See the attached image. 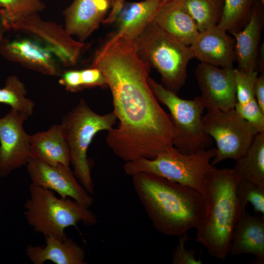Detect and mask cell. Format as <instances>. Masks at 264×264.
I'll return each mask as SVG.
<instances>
[{"label": "cell", "instance_id": "6da1fadb", "mask_svg": "<svg viewBox=\"0 0 264 264\" xmlns=\"http://www.w3.org/2000/svg\"><path fill=\"white\" fill-rule=\"evenodd\" d=\"M92 67L103 74L112 96L119 123L107 143L125 162L152 159L174 146L169 114L160 106L148 83L151 66L138 55L133 41L113 35L95 55Z\"/></svg>", "mask_w": 264, "mask_h": 264}, {"label": "cell", "instance_id": "7a4b0ae2", "mask_svg": "<svg viewBox=\"0 0 264 264\" xmlns=\"http://www.w3.org/2000/svg\"><path fill=\"white\" fill-rule=\"evenodd\" d=\"M132 177L135 192L157 231L180 236L200 225L205 211L201 193L153 174Z\"/></svg>", "mask_w": 264, "mask_h": 264}, {"label": "cell", "instance_id": "3957f363", "mask_svg": "<svg viewBox=\"0 0 264 264\" xmlns=\"http://www.w3.org/2000/svg\"><path fill=\"white\" fill-rule=\"evenodd\" d=\"M239 180L232 168H215L208 175L202 193L205 211L196 229V240L210 256L222 261L229 254L233 230L244 211L236 196Z\"/></svg>", "mask_w": 264, "mask_h": 264}, {"label": "cell", "instance_id": "277c9868", "mask_svg": "<svg viewBox=\"0 0 264 264\" xmlns=\"http://www.w3.org/2000/svg\"><path fill=\"white\" fill-rule=\"evenodd\" d=\"M29 193L24 216L33 229L44 236L52 235L63 240L66 228L81 222L87 226L97 222L93 212L71 198H58L52 191L32 183Z\"/></svg>", "mask_w": 264, "mask_h": 264}, {"label": "cell", "instance_id": "5b68a950", "mask_svg": "<svg viewBox=\"0 0 264 264\" xmlns=\"http://www.w3.org/2000/svg\"><path fill=\"white\" fill-rule=\"evenodd\" d=\"M133 41L139 56L159 73L163 86L177 93L185 83L188 64L194 58L190 46L153 21Z\"/></svg>", "mask_w": 264, "mask_h": 264}, {"label": "cell", "instance_id": "8992f818", "mask_svg": "<svg viewBox=\"0 0 264 264\" xmlns=\"http://www.w3.org/2000/svg\"><path fill=\"white\" fill-rule=\"evenodd\" d=\"M216 153V149L211 147L184 154L172 146L159 153L154 159L126 162L124 169L132 176L139 173L153 174L191 187L202 194L208 175L216 168L211 161Z\"/></svg>", "mask_w": 264, "mask_h": 264}, {"label": "cell", "instance_id": "52a82bcc", "mask_svg": "<svg viewBox=\"0 0 264 264\" xmlns=\"http://www.w3.org/2000/svg\"><path fill=\"white\" fill-rule=\"evenodd\" d=\"M116 120L113 112L97 114L83 100L62 118L60 124L68 147L73 173L91 195L94 193V187L88 149L95 135L102 131H110Z\"/></svg>", "mask_w": 264, "mask_h": 264}, {"label": "cell", "instance_id": "ba28073f", "mask_svg": "<svg viewBox=\"0 0 264 264\" xmlns=\"http://www.w3.org/2000/svg\"><path fill=\"white\" fill-rule=\"evenodd\" d=\"M148 81L157 100L169 110L175 132L174 147L184 154L211 148L212 138L203 126L205 108L200 96L184 99L150 77Z\"/></svg>", "mask_w": 264, "mask_h": 264}, {"label": "cell", "instance_id": "9c48e42d", "mask_svg": "<svg viewBox=\"0 0 264 264\" xmlns=\"http://www.w3.org/2000/svg\"><path fill=\"white\" fill-rule=\"evenodd\" d=\"M202 123L206 133L215 140L217 148L211 161L215 166L227 159L235 161L246 153L258 133L249 122L234 109L207 111Z\"/></svg>", "mask_w": 264, "mask_h": 264}, {"label": "cell", "instance_id": "30bf717a", "mask_svg": "<svg viewBox=\"0 0 264 264\" xmlns=\"http://www.w3.org/2000/svg\"><path fill=\"white\" fill-rule=\"evenodd\" d=\"M10 29L32 36L49 49L66 66L76 63L85 46L81 42L74 40L60 26L41 20L37 13L20 19L12 25Z\"/></svg>", "mask_w": 264, "mask_h": 264}, {"label": "cell", "instance_id": "8fae6325", "mask_svg": "<svg viewBox=\"0 0 264 264\" xmlns=\"http://www.w3.org/2000/svg\"><path fill=\"white\" fill-rule=\"evenodd\" d=\"M27 119L11 109L0 118V177L26 166L30 157V135L24 131Z\"/></svg>", "mask_w": 264, "mask_h": 264}, {"label": "cell", "instance_id": "7c38bea8", "mask_svg": "<svg viewBox=\"0 0 264 264\" xmlns=\"http://www.w3.org/2000/svg\"><path fill=\"white\" fill-rule=\"evenodd\" d=\"M26 166L32 183L55 191L62 198H71L88 208L93 204L94 198L76 179L69 166L52 165L30 158Z\"/></svg>", "mask_w": 264, "mask_h": 264}, {"label": "cell", "instance_id": "4fadbf2b", "mask_svg": "<svg viewBox=\"0 0 264 264\" xmlns=\"http://www.w3.org/2000/svg\"><path fill=\"white\" fill-rule=\"evenodd\" d=\"M195 76L207 111L234 109L236 103L235 68L199 64Z\"/></svg>", "mask_w": 264, "mask_h": 264}, {"label": "cell", "instance_id": "5bb4252c", "mask_svg": "<svg viewBox=\"0 0 264 264\" xmlns=\"http://www.w3.org/2000/svg\"><path fill=\"white\" fill-rule=\"evenodd\" d=\"M161 3L158 0H115L102 22L115 23L118 28L116 32L133 41L153 21Z\"/></svg>", "mask_w": 264, "mask_h": 264}, {"label": "cell", "instance_id": "9a60e30c", "mask_svg": "<svg viewBox=\"0 0 264 264\" xmlns=\"http://www.w3.org/2000/svg\"><path fill=\"white\" fill-rule=\"evenodd\" d=\"M190 46L194 57L202 63L233 68L236 61L234 38L217 25L199 32Z\"/></svg>", "mask_w": 264, "mask_h": 264}, {"label": "cell", "instance_id": "2e32d148", "mask_svg": "<svg viewBox=\"0 0 264 264\" xmlns=\"http://www.w3.org/2000/svg\"><path fill=\"white\" fill-rule=\"evenodd\" d=\"M245 254L255 256V264H264V215H252L246 210L235 225L229 249L231 256Z\"/></svg>", "mask_w": 264, "mask_h": 264}, {"label": "cell", "instance_id": "e0dca14e", "mask_svg": "<svg viewBox=\"0 0 264 264\" xmlns=\"http://www.w3.org/2000/svg\"><path fill=\"white\" fill-rule=\"evenodd\" d=\"M115 0H74L65 12L66 30L83 41L99 26Z\"/></svg>", "mask_w": 264, "mask_h": 264}, {"label": "cell", "instance_id": "ac0fdd59", "mask_svg": "<svg viewBox=\"0 0 264 264\" xmlns=\"http://www.w3.org/2000/svg\"><path fill=\"white\" fill-rule=\"evenodd\" d=\"M44 246L28 245L25 254L33 264L49 261L56 264H87L85 251L76 242L66 237L63 240L52 235L44 236Z\"/></svg>", "mask_w": 264, "mask_h": 264}, {"label": "cell", "instance_id": "d6986e66", "mask_svg": "<svg viewBox=\"0 0 264 264\" xmlns=\"http://www.w3.org/2000/svg\"><path fill=\"white\" fill-rule=\"evenodd\" d=\"M152 21L188 46L193 43L199 32L194 20L179 0L162 3Z\"/></svg>", "mask_w": 264, "mask_h": 264}, {"label": "cell", "instance_id": "ffe728a7", "mask_svg": "<svg viewBox=\"0 0 264 264\" xmlns=\"http://www.w3.org/2000/svg\"><path fill=\"white\" fill-rule=\"evenodd\" d=\"M5 58L22 63L50 75L57 74L51 50L38 41L28 39L3 43L1 54Z\"/></svg>", "mask_w": 264, "mask_h": 264}, {"label": "cell", "instance_id": "44dd1931", "mask_svg": "<svg viewBox=\"0 0 264 264\" xmlns=\"http://www.w3.org/2000/svg\"><path fill=\"white\" fill-rule=\"evenodd\" d=\"M30 157L52 165H70L68 147L61 124L30 135Z\"/></svg>", "mask_w": 264, "mask_h": 264}, {"label": "cell", "instance_id": "7402d4cb", "mask_svg": "<svg viewBox=\"0 0 264 264\" xmlns=\"http://www.w3.org/2000/svg\"><path fill=\"white\" fill-rule=\"evenodd\" d=\"M262 30V17L258 10L253 8L244 28L232 34L235 40L238 69L244 72L258 71V46Z\"/></svg>", "mask_w": 264, "mask_h": 264}, {"label": "cell", "instance_id": "603a6c76", "mask_svg": "<svg viewBox=\"0 0 264 264\" xmlns=\"http://www.w3.org/2000/svg\"><path fill=\"white\" fill-rule=\"evenodd\" d=\"M258 72H244L235 68L236 103L234 110L251 124L258 132H264V113L261 110L254 94V85Z\"/></svg>", "mask_w": 264, "mask_h": 264}, {"label": "cell", "instance_id": "cb8c5ba5", "mask_svg": "<svg viewBox=\"0 0 264 264\" xmlns=\"http://www.w3.org/2000/svg\"><path fill=\"white\" fill-rule=\"evenodd\" d=\"M232 168L239 179L264 187V132L258 133Z\"/></svg>", "mask_w": 264, "mask_h": 264}, {"label": "cell", "instance_id": "d4e9b609", "mask_svg": "<svg viewBox=\"0 0 264 264\" xmlns=\"http://www.w3.org/2000/svg\"><path fill=\"white\" fill-rule=\"evenodd\" d=\"M194 20L199 32L218 24L222 0H179Z\"/></svg>", "mask_w": 264, "mask_h": 264}, {"label": "cell", "instance_id": "484cf974", "mask_svg": "<svg viewBox=\"0 0 264 264\" xmlns=\"http://www.w3.org/2000/svg\"><path fill=\"white\" fill-rule=\"evenodd\" d=\"M24 84L16 76H9L0 88V103L9 105L26 119L33 113L34 103L27 98Z\"/></svg>", "mask_w": 264, "mask_h": 264}, {"label": "cell", "instance_id": "4316f807", "mask_svg": "<svg viewBox=\"0 0 264 264\" xmlns=\"http://www.w3.org/2000/svg\"><path fill=\"white\" fill-rule=\"evenodd\" d=\"M253 0H223L221 16L217 26L232 34L247 22Z\"/></svg>", "mask_w": 264, "mask_h": 264}, {"label": "cell", "instance_id": "83f0119b", "mask_svg": "<svg viewBox=\"0 0 264 264\" xmlns=\"http://www.w3.org/2000/svg\"><path fill=\"white\" fill-rule=\"evenodd\" d=\"M0 20L2 25L10 29L20 19L37 13L44 8L40 0H0Z\"/></svg>", "mask_w": 264, "mask_h": 264}, {"label": "cell", "instance_id": "f1b7e54d", "mask_svg": "<svg viewBox=\"0 0 264 264\" xmlns=\"http://www.w3.org/2000/svg\"><path fill=\"white\" fill-rule=\"evenodd\" d=\"M236 193L242 211L250 203L256 214L264 215V187L245 180L239 179L236 186Z\"/></svg>", "mask_w": 264, "mask_h": 264}, {"label": "cell", "instance_id": "f546056e", "mask_svg": "<svg viewBox=\"0 0 264 264\" xmlns=\"http://www.w3.org/2000/svg\"><path fill=\"white\" fill-rule=\"evenodd\" d=\"M179 237L178 243L175 248L172 254L173 264H201L200 257H196L197 252L195 249L185 248L186 242L190 239L187 233Z\"/></svg>", "mask_w": 264, "mask_h": 264}, {"label": "cell", "instance_id": "4dcf8cb0", "mask_svg": "<svg viewBox=\"0 0 264 264\" xmlns=\"http://www.w3.org/2000/svg\"><path fill=\"white\" fill-rule=\"evenodd\" d=\"M80 72L83 88L107 85L104 76L98 68L91 66Z\"/></svg>", "mask_w": 264, "mask_h": 264}, {"label": "cell", "instance_id": "1f68e13d", "mask_svg": "<svg viewBox=\"0 0 264 264\" xmlns=\"http://www.w3.org/2000/svg\"><path fill=\"white\" fill-rule=\"evenodd\" d=\"M60 83L71 91H76L83 88L80 70L66 72L60 80Z\"/></svg>", "mask_w": 264, "mask_h": 264}, {"label": "cell", "instance_id": "d6a6232c", "mask_svg": "<svg viewBox=\"0 0 264 264\" xmlns=\"http://www.w3.org/2000/svg\"><path fill=\"white\" fill-rule=\"evenodd\" d=\"M254 94L257 103L264 113V75L261 74L257 77L254 85Z\"/></svg>", "mask_w": 264, "mask_h": 264}, {"label": "cell", "instance_id": "836d02e7", "mask_svg": "<svg viewBox=\"0 0 264 264\" xmlns=\"http://www.w3.org/2000/svg\"><path fill=\"white\" fill-rule=\"evenodd\" d=\"M0 23L1 22L0 20ZM2 42V29L1 27V25L0 24V54H1V47L3 44Z\"/></svg>", "mask_w": 264, "mask_h": 264}, {"label": "cell", "instance_id": "e575fe53", "mask_svg": "<svg viewBox=\"0 0 264 264\" xmlns=\"http://www.w3.org/2000/svg\"><path fill=\"white\" fill-rule=\"evenodd\" d=\"M158 0L160 1L161 3H164V2L170 1L174 0Z\"/></svg>", "mask_w": 264, "mask_h": 264}]
</instances>
